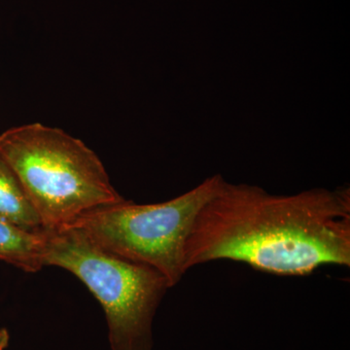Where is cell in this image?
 I'll return each instance as SVG.
<instances>
[{"label": "cell", "mask_w": 350, "mask_h": 350, "mask_svg": "<svg viewBox=\"0 0 350 350\" xmlns=\"http://www.w3.org/2000/svg\"><path fill=\"white\" fill-rule=\"evenodd\" d=\"M218 260L276 275L349 267L350 188L273 195L225 181L200 209L185 247L187 271Z\"/></svg>", "instance_id": "6da1fadb"}, {"label": "cell", "mask_w": 350, "mask_h": 350, "mask_svg": "<svg viewBox=\"0 0 350 350\" xmlns=\"http://www.w3.org/2000/svg\"><path fill=\"white\" fill-rule=\"evenodd\" d=\"M0 155L14 170L43 228L66 227L78 216L124 200L98 156L79 138L41 123L0 133Z\"/></svg>", "instance_id": "7a4b0ae2"}, {"label": "cell", "mask_w": 350, "mask_h": 350, "mask_svg": "<svg viewBox=\"0 0 350 350\" xmlns=\"http://www.w3.org/2000/svg\"><path fill=\"white\" fill-rule=\"evenodd\" d=\"M43 264L66 269L103 306L112 350H152L154 317L170 286L157 269L100 247L73 228L44 229Z\"/></svg>", "instance_id": "3957f363"}, {"label": "cell", "mask_w": 350, "mask_h": 350, "mask_svg": "<svg viewBox=\"0 0 350 350\" xmlns=\"http://www.w3.org/2000/svg\"><path fill=\"white\" fill-rule=\"evenodd\" d=\"M225 181L222 175H213L192 190L159 204L122 200L86 211L66 227L115 254L157 269L172 288L187 273L185 247L196 218Z\"/></svg>", "instance_id": "277c9868"}, {"label": "cell", "mask_w": 350, "mask_h": 350, "mask_svg": "<svg viewBox=\"0 0 350 350\" xmlns=\"http://www.w3.org/2000/svg\"><path fill=\"white\" fill-rule=\"evenodd\" d=\"M43 231H29L0 217V260L27 273L40 271L44 267Z\"/></svg>", "instance_id": "5b68a950"}, {"label": "cell", "mask_w": 350, "mask_h": 350, "mask_svg": "<svg viewBox=\"0 0 350 350\" xmlns=\"http://www.w3.org/2000/svg\"><path fill=\"white\" fill-rule=\"evenodd\" d=\"M0 217L31 232L43 231L40 217L22 183L0 155Z\"/></svg>", "instance_id": "8992f818"}, {"label": "cell", "mask_w": 350, "mask_h": 350, "mask_svg": "<svg viewBox=\"0 0 350 350\" xmlns=\"http://www.w3.org/2000/svg\"><path fill=\"white\" fill-rule=\"evenodd\" d=\"M9 333L6 329H0V350H5L9 344Z\"/></svg>", "instance_id": "52a82bcc"}]
</instances>
